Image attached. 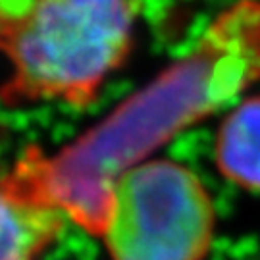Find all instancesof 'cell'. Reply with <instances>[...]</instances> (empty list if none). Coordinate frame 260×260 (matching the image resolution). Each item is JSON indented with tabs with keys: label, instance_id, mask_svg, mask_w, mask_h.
<instances>
[{
	"label": "cell",
	"instance_id": "277c9868",
	"mask_svg": "<svg viewBox=\"0 0 260 260\" xmlns=\"http://www.w3.org/2000/svg\"><path fill=\"white\" fill-rule=\"evenodd\" d=\"M64 220V214L14 193L0 179V260H39Z\"/></svg>",
	"mask_w": 260,
	"mask_h": 260
},
{
	"label": "cell",
	"instance_id": "3957f363",
	"mask_svg": "<svg viewBox=\"0 0 260 260\" xmlns=\"http://www.w3.org/2000/svg\"><path fill=\"white\" fill-rule=\"evenodd\" d=\"M214 230L201 179L172 160H147L114 181L101 237L110 260H205Z\"/></svg>",
	"mask_w": 260,
	"mask_h": 260
},
{
	"label": "cell",
	"instance_id": "5b68a950",
	"mask_svg": "<svg viewBox=\"0 0 260 260\" xmlns=\"http://www.w3.org/2000/svg\"><path fill=\"white\" fill-rule=\"evenodd\" d=\"M216 164L232 183L260 193V94L243 101L220 125Z\"/></svg>",
	"mask_w": 260,
	"mask_h": 260
},
{
	"label": "cell",
	"instance_id": "7a4b0ae2",
	"mask_svg": "<svg viewBox=\"0 0 260 260\" xmlns=\"http://www.w3.org/2000/svg\"><path fill=\"white\" fill-rule=\"evenodd\" d=\"M131 0H0V52L12 75L4 104L87 106L127 58Z\"/></svg>",
	"mask_w": 260,
	"mask_h": 260
},
{
	"label": "cell",
	"instance_id": "6da1fadb",
	"mask_svg": "<svg viewBox=\"0 0 260 260\" xmlns=\"http://www.w3.org/2000/svg\"><path fill=\"white\" fill-rule=\"evenodd\" d=\"M260 81V2L223 10L189 54L54 154L27 149L4 183L103 235L112 185L181 129Z\"/></svg>",
	"mask_w": 260,
	"mask_h": 260
}]
</instances>
